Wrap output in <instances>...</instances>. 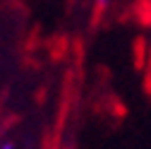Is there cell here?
<instances>
[{"label": "cell", "instance_id": "cell-1", "mask_svg": "<svg viewBox=\"0 0 151 149\" xmlns=\"http://www.w3.org/2000/svg\"><path fill=\"white\" fill-rule=\"evenodd\" d=\"M113 3V0H93V5H96V10H106L108 5Z\"/></svg>", "mask_w": 151, "mask_h": 149}, {"label": "cell", "instance_id": "cell-3", "mask_svg": "<svg viewBox=\"0 0 151 149\" xmlns=\"http://www.w3.org/2000/svg\"><path fill=\"white\" fill-rule=\"evenodd\" d=\"M0 144H3V130H0Z\"/></svg>", "mask_w": 151, "mask_h": 149}, {"label": "cell", "instance_id": "cell-2", "mask_svg": "<svg viewBox=\"0 0 151 149\" xmlns=\"http://www.w3.org/2000/svg\"><path fill=\"white\" fill-rule=\"evenodd\" d=\"M0 149H17V147H14V142H10V140H3V144H0Z\"/></svg>", "mask_w": 151, "mask_h": 149}]
</instances>
